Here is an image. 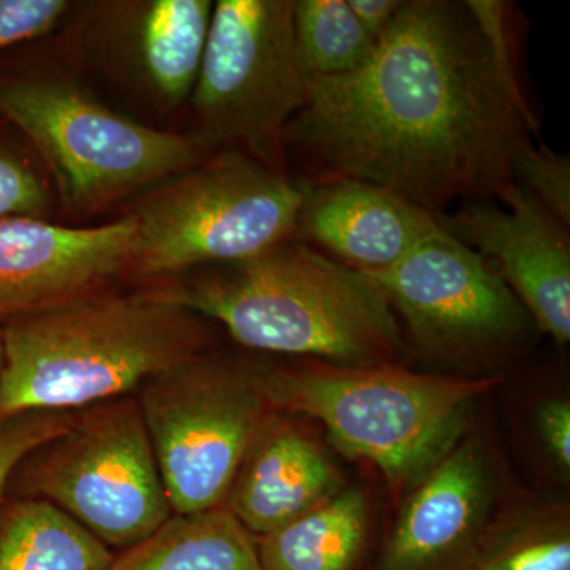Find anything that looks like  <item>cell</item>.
Wrapping results in <instances>:
<instances>
[{"label": "cell", "mask_w": 570, "mask_h": 570, "mask_svg": "<svg viewBox=\"0 0 570 570\" xmlns=\"http://www.w3.org/2000/svg\"><path fill=\"white\" fill-rule=\"evenodd\" d=\"M538 130L466 3L404 0L358 69L307 81L283 138L318 181L373 184L439 216L502 200Z\"/></svg>", "instance_id": "cell-1"}, {"label": "cell", "mask_w": 570, "mask_h": 570, "mask_svg": "<svg viewBox=\"0 0 570 570\" xmlns=\"http://www.w3.org/2000/svg\"><path fill=\"white\" fill-rule=\"evenodd\" d=\"M2 328L0 417L127 396L200 355L204 317L157 292L97 294L11 318Z\"/></svg>", "instance_id": "cell-2"}, {"label": "cell", "mask_w": 570, "mask_h": 570, "mask_svg": "<svg viewBox=\"0 0 570 570\" xmlns=\"http://www.w3.org/2000/svg\"><path fill=\"white\" fill-rule=\"evenodd\" d=\"M157 292L257 351L370 367L401 348L400 325L381 285L294 238Z\"/></svg>", "instance_id": "cell-3"}, {"label": "cell", "mask_w": 570, "mask_h": 570, "mask_svg": "<svg viewBox=\"0 0 570 570\" xmlns=\"http://www.w3.org/2000/svg\"><path fill=\"white\" fill-rule=\"evenodd\" d=\"M0 121L21 134L77 213H94L194 167L212 151L194 135L112 110L66 71L3 59Z\"/></svg>", "instance_id": "cell-4"}, {"label": "cell", "mask_w": 570, "mask_h": 570, "mask_svg": "<svg viewBox=\"0 0 570 570\" xmlns=\"http://www.w3.org/2000/svg\"><path fill=\"white\" fill-rule=\"evenodd\" d=\"M254 381L268 406L318 420L344 455L371 461L396 485L449 455L490 387L385 366L269 371Z\"/></svg>", "instance_id": "cell-5"}, {"label": "cell", "mask_w": 570, "mask_h": 570, "mask_svg": "<svg viewBox=\"0 0 570 570\" xmlns=\"http://www.w3.org/2000/svg\"><path fill=\"white\" fill-rule=\"evenodd\" d=\"M305 195V184L220 149L141 198L127 273L168 277L257 257L294 238Z\"/></svg>", "instance_id": "cell-6"}, {"label": "cell", "mask_w": 570, "mask_h": 570, "mask_svg": "<svg viewBox=\"0 0 570 570\" xmlns=\"http://www.w3.org/2000/svg\"><path fill=\"white\" fill-rule=\"evenodd\" d=\"M10 493L50 502L108 549H129L174 515L140 404L129 396L81 409L21 461Z\"/></svg>", "instance_id": "cell-7"}, {"label": "cell", "mask_w": 570, "mask_h": 570, "mask_svg": "<svg viewBox=\"0 0 570 570\" xmlns=\"http://www.w3.org/2000/svg\"><path fill=\"white\" fill-rule=\"evenodd\" d=\"M307 78L296 50L294 0H217L189 105L208 151L254 154L283 140L302 110Z\"/></svg>", "instance_id": "cell-8"}, {"label": "cell", "mask_w": 570, "mask_h": 570, "mask_svg": "<svg viewBox=\"0 0 570 570\" xmlns=\"http://www.w3.org/2000/svg\"><path fill=\"white\" fill-rule=\"evenodd\" d=\"M138 404L174 513L223 504L264 428L254 376L198 355L146 382Z\"/></svg>", "instance_id": "cell-9"}, {"label": "cell", "mask_w": 570, "mask_h": 570, "mask_svg": "<svg viewBox=\"0 0 570 570\" xmlns=\"http://www.w3.org/2000/svg\"><path fill=\"white\" fill-rule=\"evenodd\" d=\"M366 275L381 285L415 340L441 354L504 346L523 336L532 321L498 273L441 225L397 264Z\"/></svg>", "instance_id": "cell-10"}, {"label": "cell", "mask_w": 570, "mask_h": 570, "mask_svg": "<svg viewBox=\"0 0 570 570\" xmlns=\"http://www.w3.org/2000/svg\"><path fill=\"white\" fill-rule=\"evenodd\" d=\"M86 6L75 28L77 50L86 62L160 115L189 104L212 22V0Z\"/></svg>", "instance_id": "cell-11"}, {"label": "cell", "mask_w": 570, "mask_h": 570, "mask_svg": "<svg viewBox=\"0 0 570 570\" xmlns=\"http://www.w3.org/2000/svg\"><path fill=\"white\" fill-rule=\"evenodd\" d=\"M493 202H469L438 224L471 247L508 284L534 324L557 343L570 340L568 227L519 183Z\"/></svg>", "instance_id": "cell-12"}, {"label": "cell", "mask_w": 570, "mask_h": 570, "mask_svg": "<svg viewBox=\"0 0 570 570\" xmlns=\"http://www.w3.org/2000/svg\"><path fill=\"white\" fill-rule=\"evenodd\" d=\"M135 230L130 214L96 227L0 220V325L100 294L129 272Z\"/></svg>", "instance_id": "cell-13"}, {"label": "cell", "mask_w": 570, "mask_h": 570, "mask_svg": "<svg viewBox=\"0 0 570 570\" xmlns=\"http://www.w3.org/2000/svg\"><path fill=\"white\" fill-rule=\"evenodd\" d=\"M434 214L354 179L306 186L294 239L316 245L363 273L384 272L436 232Z\"/></svg>", "instance_id": "cell-14"}, {"label": "cell", "mask_w": 570, "mask_h": 570, "mask_svg": "<svg viewBox=\"0 0 570 570\" xmlns=\"http://www.w3.org/2000/svg\"><path fill=\"white\" fill-rule=\"evenodd\" d=\"M425 478L404 508L376 570H445L474 535L489 483L475 445L449 453Z\"/></svg>", "instance_id": "cell-15"}, {"label": "cell", "mask_w": 570, "mask_h": 570, "mask_svg": "<svg viewBox=\"0 0 570 570\" xmlns=\"http://www.w3.org/2000/svg\"><path fill=\"white\" fill-rule=\"evenodd\" d=\"M332 463L294 428H262L227 494L225 505L258 538L335 497Z\"/></svg>", "instance_id": "cell-16"}, {"label": "cell", "mask_w": 570, "mask_h": 570, "mask_svg": "<svg viewBox=\"0 0 570 570\" xmlns=\"http://www.w3.org/2000/svg\"><path fill=\"white\" fill-rule=\"evenodd\" d=\"M108 570H262L254 535L223 505L174 513Z\"/></svg>", "instance_id": "cell-17"}, {"label": "cell", "mask_w": 570, "mask_h": 570, "mask_svg": "<svg viewBox=\"0 0 570 570\" xmlns=\"http://www.w3.org/2000/svg\"><path fill=\"white\" fill-rule=\"evenodd\" d=\"M112 558L50 502L7 497L0 505V570H108Z\"/></svg>", "instance_id": "cell-18"}, {"label": "cell", "mask_w": 570, "mask_h": 570, "mask_svg": "<svg viewBox=\"0 0 570 570\" xmlns=\"http://www.w3.org/2000/svg\"><path fill=\"white\" fill-rule=\"evenodd\" d=\"M362 491L335 494L257 542L262 570H352L366 539Z\"/></svg>", "instance_id": "cell-19"}, {"label": "cell", "mask_w": 570, "mask_h": 570, "mask_svg": "<svg viewBox=\"0 0 570 570\" xmlns=\"http://www.w3.org/2000/svg\"><path fill=\"white\" fill-rule=\"evenodd\" d=\"M294 29L307 81L358 69L376 47L347 0H294Z\"/></svg>", "instance_id": "cell-20"}, {"label": "cell", "mask_w": 570, "mask_h": 570, "mask_svg": "<svg viewBox=\"0 0 570 570\" xmlns=\"http://www.w3.org/2000/svg\"><path fill=\"white\" fill-rule=\"evenodd\" d=\"M9 126L0 121V220L10 217L43 219L51 195L29 157L7 137Z\"/></svg>", "instance_id": "cell-21"}, {"label": "cell", "mask_w": 570, "mask_h": 570, "mask_svg": "<svg viewBox=\"0 0 570 570\" xmlns=\"http://www.w3.org/2000/svg\"><path fill=\"white\" fill-rule=\"evenodd\" d=\"M70 411H28L0 417V505L22 460L73 422Z\"/></svg>", "instance_id": "cell-22"}, {"label": "cell", "mask_w": 570, "mask_h": 570, "mask_svg": "<svg viewBox=\"0 0 570 570\" xmlns=\"http://www.w3.org/2000/svg\"><path fill=\"white\" fill-rule=\"evenodd\" d=\"M517 183L554 219L570 224L569 157L531 145L521 153L515 170Z\"/></svg>", "instance_id": "cell-23"}, {"label": "cell", "mask_w": 570, "mask_h": 570, "mask_svg": "<svg viewBox=\"0 0 570 570\" xmlns=\"http://www.w3.org/2000/svg\"><path fill=\"white\" fill-rule=\"evenodd\" d=\"M469 570H570L569 535L561 531L519 535L483 553Z\"/></svg>", "instance_id": "cell-24"}, {"label": "cell", "mask_w": 570, "mask_h": 570, "mask_svg": "<svg viewBox=\"0 0 570 570\" xmlns=\"http://www.w3.org/2000/svg\"><path fill=\"white\" fill-rule=\"evenodd\" d=\"M71 10L67 0H0V55L48 36Z\"/></svg>", "instance_id": "cell-25"}, {"label": "cell", "mask_w": 570, "mask_h": 570, "mask_svg": "<svg viewBox=\"0 0 570 570\" xmlns=\"http://www.w3.org/2000/svg\"><path fill=\"white\" fill-rule=\"evenodd\" d=\"M540 436L562 468H570V404L550 400L539 409Z\"/></svg>", "instance_id": "cell-26"}, {"label": "cell", "mask_w": 570, "mask_h": 570, "mask_svg": "<svg viewBox=\"0 0 570 570\" xmlns=\"http://www.w3.org/2000/svg\"><path fill=\"white\" fill-rule=\"evenodd\" d=\"M347 3L363 28L377 40L395 21L404 0H347Z\"/></svg>", "instance_id": "cell-27"}, {"label": "cell", "mask_w": 570, "mask_h": 570, "mask_svg": "<svg viewBox=\"0 0 570 570\" xmlns=\"http://www.w3.org/2000/svg\"><path fill=\"white\" fill-rule=\"evenodd\" d=\"M3 346H2V328H0V367H2Z\"/></svg>", "instance_id": "cell-28"}]
</instances>
